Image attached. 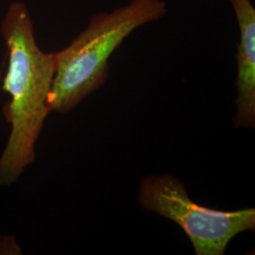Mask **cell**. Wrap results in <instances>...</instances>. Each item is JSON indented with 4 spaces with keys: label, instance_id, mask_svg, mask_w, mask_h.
Segmentation results:
<instances>
[{
    "label": "cell",
    "instance_id": "7a4b0ae2",
    "mask_svg": "<svg viewBox=\"0 0 255 255\" xmlns=\"http://www.w3.org/2000/svg\"><path fill=\"white\" fill-rule=\"evenodd\" d=\"M164 0H131L110 12L92 16L69 46L55 53L54 78L48 96L50 112L75 109L106 82L109 59L138 27L164 17Z\"/></svg>",
    "mask_w": 255,
    "mask_h": 255
},
{
    "label": "cell",
    "instance_id": "3957f363",
    "mask_svg": "<svg viewBox=\"0 0 255 255\" xmlns=\"http://www.w3.org/2000/svg\"><path fill=\"white\" fill-rule=\"evenodd\" d=\"M138 201L142 208L177 223L197 255H223L234 237L255 228V208L225 212L203 207L189 198L184 183L168 174L145 178Z\"/></svg>",
    "mask_w": 255,
    "mask_h": 255
},
{
    "label": "cell",
    "instance_id": "6da1fadb",
    "mask_svg": "<svg viewBox=\"0 0 255 255\" xmlns=\"http://www.w3.org/2000/svg\"><path fill=\"white\" fill-rule=\"evenodd\" d=\"M9 52L3 89L10 101L3 107L10 125L8 142L0 156V188L15 183L36 160L37 141L50 113L48 96L54 78L56 56L40 49L25 3L14 1L1 22Z\"/></svg>",
    "mask_w": 255,
    "mask_h": 255
},
{
    "label": "cell",
    "instance_id": "5b68a950",
    "mask_svg": "<svg viewBox=\"0 0 255 255\" xmlns=\"http://www.w3.org/2000/svg\"><path fill=\"white\" fill-rule=\"evenodd\" d=\"M23 250L16 238L0 234V255H21Z\"/></svg>",
    "mask_w": 255,
    "mask_h": 255
},
{
    "label": "cell",
    "instance_id": "277c9868",
    "mask_svg": "<svg viewBox=\"0 0 255 255\" xmlns=\"http://www.w3.org/2000/svg\"><path fill=\"white\" fill-rule=\"evenodd\" d=\"M239 27L237 46L236 127L255 125V9L251 0H229Z\"/></svg>",
    "mask_w": 255,
    "mask_h": 255
}]
</instances>
